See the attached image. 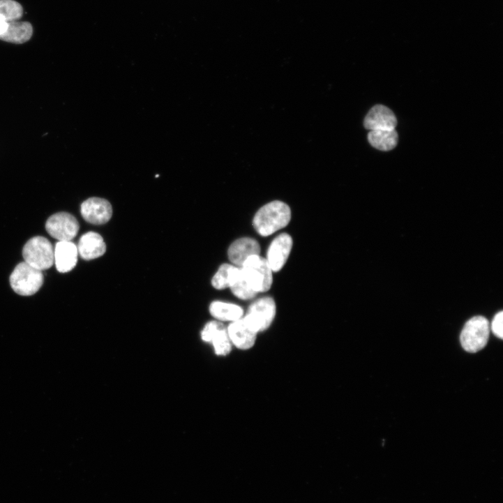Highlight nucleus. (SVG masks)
<instances>
[{
	"mask_svg": "<svg viewBox=\"0 0 503 503\" xmlns=\"http://www.w3.org/2000/svg\"><path fill=\"white\" fill-rule=\"evenodd\" d=\"M47 232L59 241H71L77 235L80 224L73 215L63 212L51 216L46 224Z\"/></svg>",
	"mask_w": 503,
	"mask_h": 503,
	"instance_id": "nucleus-7",
	"label": "nucleus"
},
{
	"mask_svg": "<svg viewBox=\"0 0 503 503\" xmlns=\"http://www.w3.org/2000/svg\"><path fill=\"white\" fill-rule=\"evenodd\" d=\"M81 213L87 222L100 225L107 223L111 220L113 209L107 200L92 197L83 202L81 206Z\"/></svg>",
	"mask_w": 503,
	"mask_h": 503,
	"instance_id": "nucleus-8",
	"label": "nucleus"
},
{
	"mask_svg": "<svg viewBox=\"0 0 503 503\" xmlns=\"http://www.w3.org/2000/svg\"><path fill=\"white\" fill-rule=\"evenodd\" d=\"M369 144L375 149L382 151H389L398 144V135L393 130H374L368 135Z\"/></svg>",
	"mask_w": 503,
	"mask_h": 503,
	"instance_id": "nucleus-17",
	"label": "nucleus"
},
{
	"mask_svg": "<svg viewBox=\"0 0 503 503\" xmlns=\"http://www.w3.org/2000/svg\"><path fill=\"white\" fill-rule=\"evenodd\" d=\"M227 329L232 343L237 348L246 350L255 345L257 333L248 325L243 318L232 322Z\"/></svg>",
	"mask_w": 503,
	"mask_h": 503,
	"instance_id": "nucleus-12",
	"label": "nucleus"
},
{
	"mask_svg": "<svg viewBox=\"0 0 503 503\" xmlns=\"http://www.w3.org/2000/svg\"><path fill=\"white\" fill-rule=\"evenodd\" d=\"M237 269V266L228 264L221 265L212 279L213 287L218 290L230 287L233 275Z\"/></svg>",
	"mask_w": 503,
	"mask_h": 503,
	"instance_id": "nucleus-20",
	"label": "nucleus"
},
{
	"mask_svg": "<svg viewBox=\"0 0 503 503\" xmlns=\"http://www.w3.org/2000/svg\"><path fill=\"white\" fill-rule=\"evenodd\" d=\"M208 343L213 345L215 353L218 356H227L232 351V343L230 339L227 329L222 323L218 324L213 329Z\"/></svg>",
	"mask_w": 503,
	"mask_h": 503,
	"instance_id": "nucleus-18",
	"label": "nucleus"
},
{
	"mask_svg": "<svg viewBox=\"0 0 503 503\" xmlns=\"http://www.w3.org/2000/svg\"><path fill=\"white\" fill-rule=\"evenodd\" d=\"M25 262L31 266L45 271L54 264V249L51 242L43 237L30 239L23 249Z\"/></svg>",
	"mask_w": 503,
	"mask_h": 503,
	"instance_id": "nucleus-5",
	"label": "nucleus"
},
{
	"mask_svg": "<svg viewBox=\"0 0 503 503\" xmlns=\"http://www.w3.org/2000/svg\"><path fill=\"white\" fill-rule=\"evenodd\" d=\"M33 29L29 22H12L8 23L6 33L0 36V40L14 44H24L31 40Z\"/></svg>",
	"mask_w": 503,
	"mask_h": 503,
	"instance_id": "nucleus-15",
	"label": "nucleus"
},
{
	"mask_svg": "<svg viewBox=\"0 0 503 503\" xmlns=\"http://www.w3.org/2000/svg\"><path fill=\"white\" fill-rule=\"evenodd\" d=\"M23 15L22 6L15 0H0V16L8 22H17Z\"/></svg>",
	"mask_w": 503,
	"mask_h": 503,
	"instance_id": "nucleus-21",
	"label": "nucleus"
},
{
	"mask_svg": "<svg viewBox=\"0 0 503 503\" xmlns=\"http://www.w3.org/2000/svg\"><path fill=\"white\" fill-rule=\"evenodd\" d=\"M293 246L292 237L281 234L271 243L266 259L273 272L280 271L287 262Z\"/></svg>",
	"mask_w": 503,
	"mask_h": 503,
	"instance_id": "nucleus-9",
	"label": "nucleus"
},
{
	"mask_svg": "<svg viewBox=\"0 0 503 503\" xmlns=\"http://www.w3.org/2000/svg\"><path fill=\"white\" fill-rule=\"evenodd\" d=\"M230 288L237 298L242 300L252 299L257 294L248 285L239 267L233 275Z\"/></svg>",
	"mask_w": 503,
	"mask_h": 503,
	"instance_id": "nucleus-19",
	"label": "nucleus"
},
{
	"mask_svg": "<svg viewBox=\"0 0 503 503\" xmlns=\"http://www.w3.org/2000/svg\"><path fill=\"white\" fill-rule=\"evenodd\" d=\"M77 248L81 257L90 261L103 256L106 253L107 246L100 234L90 232L82 237Z\"/></svg>",
	"mask_w": 503,
	"mask_h": 503,
	"instance_id": "nucleus-14",
	"label": "nucleus"
},
{
	"mask_svg": "<svg viewBox=\"0 0 503 503\" xmlns=\"http://www.w3.org/2000/svg\"><path fill=\"white\" fill-rule=\"evenodd\" d=\"M490 333L488 320L483 316H475L465 324L460 336L462 347L467 352L476 353L487 344Z\"/></svg>",
	"mask_w": 503,
	"mask_h": 503,
	"instance_id": "nucleus-3",
	"label": "nucleus"
},
{
	"mask_svg": "<svg viewBox=\"0 0 503 503\" xmlns=\"http://www.w3.org/2000/svg\"><path fill=\"white\" fill-rule=\"evenodd\" d=\"M502 320L503 312L500 311L495 315L490 326L494 335L500 339L503 338Z\"/></svg>",
	"mask_w": 503,
	"mask_h": 503,
	"instance_id": "nucleus-22",
	"label": "nucleus"
},
{
	"mask_svg": "<svg viewBox=\"0 0 503 503\" xmlns=\"http://www.w3.org/2000/svg\"><path fill=\"white\" fill-rule=\"evenodd\" d=\"M291 217V210L287 204L274 201L257 211L253 219V226L260 235L268 237L287 226Z\"/></svg>",
	"mask_w": 503,
	"mask_h": 503,
	"instance_id": "nucleus-1",
	"label": "nucleus"
},
{
	"mask_svg": "<svg viewBox=\"0 0 503 503\" xmlns=\"http://www.w3.org/2000/svg\"><path fill=\"white\" fill-rule=\"evenodd\" d=\"M8 23L3 17L0 16V36L3 35L7 31Z\"/></svg>",
	"mask_w": 503,
	"mask_h": 503,
	"instance_id": "nucleus-23",
	"label": "nucleus"
},
{
	"mask_svg": "<svg viewBox=\"0 0 503 503\" xmlns=\"http://www.w3.org/2000/svg\"><path fill=\"white\" fill-rule=\"evenodd\" d=\"M77 246L71 241H59L54 249V263L62 273L73 271L78 261Z\"/></svg>",
	"mask_w": 503,
	"mask_h": 503,
	"instance_id": "nucleus-13",
	"label": "nucleus"
},
{
	"mask_svg": "<svg viewBox=\"0 0 503 503\" xmlns=\"http://www.w3.org/2000/svg\"><path fill=\"white\" fill-rule=\"evenodd\" d=\"M260 254V246L252 238H241L235 241L228 250L230 260L239 268L242 267L249 257Z\"/></svg>",
	"mask_w": 503,
	"mask_h": 503,
	"instance_id": "nucleus-11",
	"label": "nucleus"
},
{
	"mask_svg": "<svg viewBox=\"0 0 503 503\" xmlns=\"http://www.w3.org/2000/svg\"><path fill=\"white\" fill-rule=\"evenodd\" d=\"M209 311L214 318L224 322L237 321L243 315V310L239 306L218 301L211 303Z\"/></svg>",
	"mask_w": 503,
	"mask_h": 503,
	"instance_id": "nucleus-16",
	"label": "nucleus"
},
{
	"mask_svg": "<svg viewBox=\"0 0 503 503\" xmlns=\"http://www.w3.org/2000/svg\"><path fill=\"white\" fill-rule=\"evenodd\" d=\"M363 123L365 128L370 131L393 130L397 126V119L390 109L376 105L369 111Z\"/></svg>",
	"mask_w": 503,
	"mask_h": 503,
	"instance_id": "nucleus-10",
	"label": "nucleus"
},
{
	"mask_svg": "<svg viewBox=\"0 0 503 503\" xmlns=\"http://www.w3.org/2000/svg\"><path fill=\"white\" fill-rule=\"evenodd\" d=\"M10 284L14 291L22 296L36 294L44 284V275L27 262L17 266L10 276Z\"/></svg>",
	"mask_w": 503,
	"mask_h": 503,
	"instance_id": "nucleus-4",
	"label": "nucleus"
},
{
	"mask_svg": "<svg viewBox=\"0 0 503 503\" xmlns=\"http://www.w3.org/2000/svg\"><path fill=\"white\" fill-rule=\"evenodd\" d=\"M241 269L247 283L255 292H266L270 290L273 271L266 259L260 255L252 256Z\"/></svg>",
	"mask_w": 503,
	"mask_h": 503,
	"instance_id": "nucleus-2",
	"label": "nucleus"
},
{
	"mask_svg": "<svg viewBox=\"0 0 503 503\" xmlns=\"http://www.w3.org/2000/svg\"><path fill=\"white\" fill-rule=\"evenodd\" d=\"M276 313L275 301L271 297L261 298L249 307L243 318L248 325L257 333L266 330L272 324Z\"/></svg>",
	"mask_w": 503,
	"mask_h": 503,
	"instance_id": "nucleus-6",
	"label": "nucleus"
}]
</instances>
